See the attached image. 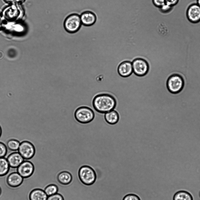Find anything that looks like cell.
Wrapping results in <instances>:
<instances>
[{"instance_id": "cell-5", "label": "cell", "mask_w": 200, "mask_h": 200, "mask_svg": "<svg viewBox=\"0 0 200 200\" xmlns=\"http://www.w3.org/2000/svg\"><path fill=\"white\" fill-rule=\"evenodd\" d=\"M78 175L80 181L87 186L93 184L95 182L96 178L94 170L88 165H84L80 168Z\"/></svg>"}, {"instance_id": "cell-17", "label": "cell", "mask_w": 200, "mask_h": 200, "mask_svg": "<svg viewBox=\"0 0 200 200\" xmlns=\"http://www.w3.org/2000/svg\"><path fill=\"white\" fill-rule=\"evenodd\" d=\"M104 118L107 123L110 125H114L118 121L119 115L116 111L113 110L106 113Z\"/></svg>"}, {"instance_id": "cell-24", "label": "cell", "mask_w": 200, "mask_h": 200, "mask_svg": "<svg viewBox=\"0 0 200 200\" xmlns=\"http://www.w3.org/2000/svg\"><path fill=\"white\" fill-rule=\"evenodd\" d=\"M173 7L166 3L162 6L160 8V11L163 13H169L173 9Z\"/></svg>"}, {"instance_id": "cell-14", "label": "cell", "mask_w": 200, "mask_h": 200, "mask_svg": "<svg viewBox=\"0 0 200 200\" xmlns=\"http://www.w3.org/2000/svg\"><path fill=\"white\" fill-rule=\"evenodd\" d=\"M10 167L16 168L24 160L20 154L17 152L10 153L6 157Z\"/></svg>"}, {"instance_id": "cell-25", "label": "cell", "mask_w": 200, "mask_h": 200, "mask_svg": "<svg viewBox=\"0 0 200 200\" xmlns=\"http://www.w3.org/2000/svg\"><path fill=\"white\" fill-rule=\"evenodd\" d=\"M47 200H64L63 197L60 194L57 193L48 196Z\"/></svg>"}, {"instance_id": "cell-22", "label": "cell", "mask_w": 200, "mask_h": 200, "mask_svg": "<svg viewBox=\"0 0 200 200\" xmlns=\"http://www.w3.org/2000/svg\"><path fill=\"white\" fill-rule=\"evenodd\" d=\"M44 190L47 196H49L57 193L58 188L56 185L51 184L47 186Z\"/></svg>"}, {"instance_id": "cell-3", "label": "cell", "mask_w": 200, "mask_h": 200, "mask_svg": "<svg viewBox=\"0 0 200 200\" xmlns=\"http://www.w3.org/2000/svg\"><path fill=\"white\" fill-rule=\"evenodd\" d=\"M75 120L82 124H87L91 122L95 117V113L90 107L85 106L78 108L74 113Z\"/></svg>"}, {"instance_id": "cell-1", "label": "cell", "mask_w": 200, "mask_h": 200, "mask_svg": "<svg viewBox=\"0 0 200 200\" xmlns=\"http://www.w3.org/2000/svg\"><path fill=\"white\" fill-rule=\"evenodd\" d=\"M95 110L101 113H106L114 110L116 105L115 99L107 94H101L96 95L92 101Z\"/></svg>"}, {"instance_id": "cell-29", "label": "cell", "mask_w": 200, "mask_h": 200, "mask_svg": "<svg viewBox=\"0 0 200 200\" xmlns=\"http://www.w3.org/2000/svg\"><path fill=\"white\" fill-rule=\"evenodd\" d=\"M179 0H165V3L174 7L179 2Z\"/></svg>"}, {"instance_id": "cell-19", "label": "cell", "mask_w": 200, "mask_h": 200, "mask_svg": "<svg viewBox=\"0 0 200 200\" xmlns=\"http://www.w3.org/2000/svg\"><path fill=\"white\" fill-rule=\"evenodd\" d=\"M173 200H193V199L190 193L185 191L180 190L174 194Z\"/></svg>"}, {"instance_id": "cell-31", "label": "cell", "mask_w": 200, "mask_h": 200, "mask_svg": "<svg viewBox=\"0 0 200 200\" xmlns=\"http://www.w3.org/2000/svg\"><path fill=\"white\" fill-rule=\"evenodd\" d=\"M196 3L200 6V0H196Z\"/></svg>"}, {"instance_id": "cell-13", "label": "cell", "mask_w": 200, "mask_h": 200, "mask_svg": "<svg viewBox=\"0 0 200 200\" xmlns=\"http://www.w3.org/2000/svg\"><path fill=\"white\" fill-rule=\"evenodd\" d=\"M117 70L121 77H126L129 76L133 72L132 62L129 61L122 62L118 66Z\"/></svg>"}, {"instance_id": "cell-26", "label": "cell", "mask_w": 200, "mask_h": 200, "mask_svg": "<svg viewBox=\"0 0 200 200\" xmlns=\"http://www.w3.org/2000/svg\"><path fill=\"white\" fill-rule=\"evenodd\" d=\"M123 200H140L139 197L134 194H127L123 198Z\"/></svg>"}, {"instance_id": "cell-15", "label": "cell", "mask_w": 200, "mask_h": 200, "mask_svg": "<svg viewBox=\"0 0 200 200\" xmlns=\"http://www.w3.org/2000/svg\"><path fill=\"white\" fill-rule=\"evenodd\" d=\"M80 16L82 24L85 26H89L93 25L96 20L95 14L90 11H84Z\"/></svg>"}, {"instance_id": "cell-33", "label": "cell", "mask_w": 200, "mask_h": 200, "mask_svg": "<svg viewBox=\"0 0 200 200\" xmlns=\"http://www.w3.org/2000/svg\"><path fill=\"white\" fill-rule=\"evenodd\" d=\"M1 188L0 187V195L1 194Z\"/></svg>"}, {"instance_id": "cell-23", "label": "cell", "mask_w": 200, "mask_h": 200, "mask_svg": "<svg viewBox=\"0 0 200 200\" xmlns=\"http://www.w3.org/2000/svg\"><path fill=\"white\" fill-rule=\"evenodd\" d=\"M8 149L6 145L2 142H0V158L7 157Z\"/></svg>"}, {"instance_id": "cell-12", "label": "cell", "mask_w": 200, "mask_h": 200, "mask_svg": "<svg viewBox=\"0 0 200 200\" xmlns=\"http://www.w3.org/2000/svg\"><path fill=\"white\" fill-rule=\"evenodd\" d=\"M34 166L33 163L27 160H24L16 168L17 172L23 178L30 177L33 173Z\"/></svg>"}, {"instance_id": "cell-27", "label": "cell", "mask_w": 200, "mask_h": 200, "mask_svg": "<svg viewBox=\"0 0 200 200\" xmlns=\"http://www.w3.org/2000/svg\"><path fill=\"white\" fill-rule=\"evenodd\" d=\"M153 2L156 6L159 8L165 3V0H153Z\"/></svg>"}, {"instance_id": "cell-35", "label": "cell", "mask_w": 200, "mask_h": 200, "mask_svg": "<svg viewBox=\"0 0 200 200\" xmlns=\"http://www.w3.org/2000/svg\"><path fill=\"white\" fill-rule=\"evenodd\" d=\"M199 197H200V191L199 192Z\"/></svg>"}, {"instance_id": "cell-20", "label": "cell", "mask_w": 200, "mask_h": 200, "mask_svg": "<svg viewBox=\"0 0 200 200\" xmlns=\"http://www.w3.org/2000/svg\"><path fill=\"white\" fill-rule=\"evenodd\" d=\"M10 167L5 157L0 158V176L6 175L9 172Z\"/></svg>"}, {"instance_id": "cell-32", "label": "cell", "mask_w": 200, "mask_h": 200, "mask_svg": "<svg viewBox=\"0 0 200 200\" xmlns=\"http://www.w3.org/2000/svg\"><path fill=\"white\" fill-rule=\"evenodd\" d=\"M2 134V129L1 127L0 126V138Z\"/></svg>"}, {"instance_id": "cell-21", "label": "cell", "mask_w": 200, "mask_h": 200, "mask_svg": "<svg viewBox=\"0 0 200 200\" xmlns=\"http://www.w3.org/2000/svg\"><path fill=\"white\" fill-rule=\"evenodd\" d=\"M20 144V142L18 140L14 139L9 140L5 143L7 149L13 152L18 150Z\"/></svg>"}, {"instance_id": "cell-28", "label": "cell", "mask_w": 200, "mask_h": 200, "mask_svg": "<svg viewBox=\"0 0 200 200\" xmlns=\"http://www.w3.org/2000/svg\"><path fill=\"white\" fill-rule=\"evenodd\" d=\"M6 2L9 4H21L25 0H4Z\"/></svg>"}, {"instance_id": "cell-30", "label": "cell", "mask_w": 200, "mask_h": 200, "mask_svg": "<svg viewBox=\"0 0 200 200\" xmlns=\"http://www.w3.org/2000/svg\"><path fill=\"white\" fill-rule=\"evenodd\" d=\"M4 21L2 16L1 13H0V30L3 28L4 24Z\"/></svg>"}, {"instance_id": "cell-10", "label": "cell", "mask_w": 200, "mask_h": 200, "mask_svg": "<svg viewBox=\"0 0 200 200\" xmlns=\"http://www.w3.org/2000/svg\"><path fill=\"white\" fill-rule=\"evenodd\" d=\"M189 21L193 23L200 22V6L196 3L190 4L187 8L186 12Z\"/></svg>"}, {"instance_id": "cell-2", "label": "cell", "mask_w": 200, "mask_h": 200, "mask_svg": "<svg viewBox=\"0 0 200 200\" xmlns=\"http://www.w3.org/2000/svg\"><path fill=\"white\" fill-rule=\"evenodd\" d=\"M25 14L24 9L21 4H11L3 9L1 14L5 22L21 21Z\"/></svg>"}, {"instance_id": "cell-16", "label": "cell", "mask_w": 200, "mask_h": 200, "mask_svg": "<svg viewBox=\"0 0 200 200\" xmlns=\"http://www.w3.org/2000/svg\"><path fill=\"white\" fill-rule=\"evenodd\" d=\"M48 196L44 190L36 189L30 192L29 199L30 200H47Z\"/></svg>"}, {"instance_id": "cell-34", "label": "cell", "mask_w": 200, "mask_h": 200, "mask_svg": "<svg viewBox=\"0 0 200 200\" xmlns=\"http://www.w3.org/2000/svg\"><path fill=\"white\" fill-rule=\"evenodd\" d=\"M195 73H194V75H195ZM194 77H195V76H194ZM194 85H193V86H194ZM193 87H194V86H193ZM193 89H192V90H193Z\"/></svg>"}, {"instance_id": "cell-7", "label": "cell", "mask_w": 200, "mask_h": 200, "mask_svg": "<svg viewBox=\"0 0 200 200\" xmlns=\"http://www.w3.org/2000/svg\"><path fill=\"white\" fill-rule=\"evenodd\" d=\"M133 72L136 75L142 77L146 75L149 70L148 63L145 59L140 58L134 59L132 62Z\"/></svg>"}, {"instance_id": "cell-8", "label": "cell", "mask_w": 200, "mask_h": 200, "mask_svg": "<svg viewBox=\"0 0 200 200\" xmlns=\"http://www.w3.org/2000/svg\"><path fill=\"white\" fill-rule=\"evenodd\" d=\"M3 28L7 33L14 35H21L25 33L26 27L21 21L4 23Z\"/></svg>"}, {"instance_id": "cell-18", "label": "cell", "mask_w": 200, "mask_h": 200, "mask_svg": "<svg viewBox=\"0 0 200 200\" xmlns=\"http://www.w3.org/2000/svg\"><path fill=\"white\" fill-rule=\"evenodd\" d=\"M57 179L60 184L63 185H67L72 182V177L69 172L63 171L58 174L57 175Z\"/></svg>"}, {"instance_id": "cell-11", "label": "cell", "mask_w": 200, "mask_h": 200, "mask_svg": "<svg viewBox=\"0 0 200 200\" xmlns=\"http://www.w3.org/2000/svg\"><path fill=\"white\" fill-rule=\"evenodd\" d=\"M23 178L17 172L16 168L10 167L9 173L6 178L8 185L12 187L20 186L22 183Z\"/></svg>"}, {"instance_id": "cell-4", "label": "cell", "mask_w": 200, "mask_h": 200, "mask_svg": "<svg viewBox=\"0 0 200 200\" xmlns=\"http://www.w3.org/2000/svg\"><path fill=\"white\" fill-rule=\"evenodd\" d=\"M184 85V79L180 75L174 74L168 78L166 83L168 91L173 94H177L183 90Z\"/></svg>"}, {"instance_id": "cell-9", "label": "cell", "mask_w": 200, "mask_h": 200, "mask_svg": "<svg viewBox=\"0 0 200 200\" xmlns=\"http://www.w3.org/2000/svg\"><path fill=\"white\" fill-rule=\"evenodd\" d=\"M18 152L24 160H28L34 156L35 153V148L31 143L24 140L21 142Z\"/></svg>"}, {"instance_id": "cell-6", "label": "cell", "mask_w": 200, "mask_h": 200, "mask_svg": "<svg viewBox=\"0 0 200 200\" xmlns=\"http://www.w3.org/2000/svg\"><path fill=\"white\" fill-rule=\"evenodd\" d=\"M63 25L65 30L67 32L74 33L77 32L82 25L80 16L75 13L70 14L65 19Z\"/></svg>"}]
</instances>
